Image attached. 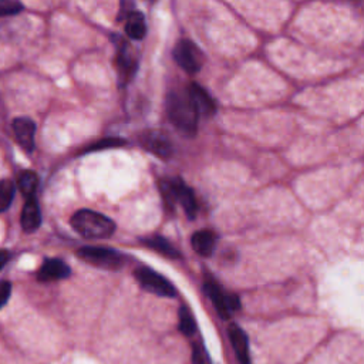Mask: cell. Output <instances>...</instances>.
I'll return each instance as SVG.
<instances>
[{"mask_svg":"<svg viewBox=\"0 0 364 364\" xmlns=\"http://www.w3.org/2000/svg\"><path fill=\"white\" fill-rule=\"evenodd\" d=\"M228 334L231 338V343L236 358L240 364H251V354H249V342L247 333L236 325H231L228 329Z\"/></svg>","mask_w":364,"mask_h":364,"instance_id":"cell-12","label":"cell"},{"mask_svg":"<svg viewBox=\"0 0 364 364\" xmlns=\"http://www.w3.org/2000/svg\"><path fill=\"white\" fill-rule=\"evenodd\" d=\"M10 295H12L10 282H6V280L0 282V309H2L9 302Z\"/></svg>","mask_w":364,"mask_h":364,"instance_id":"cell-23","label":"cell"},{"mask_svg":"<svg viewBox=\"0 0 364 364\" xmlns=\"http://www.w3.org/2000/svg\"><path fill=\"white\" fill-rule=\"evenodd\" d=\"M71 227L86 239H107L115 232V224L99 212L82 209L71 218Z\"/></svg>","mask_w":364,"mask_h":364,"instance_id":"cell-2","label":"cell"},{"mask_svg":"<svg viewBox=\"0 0 364 364\" xmlns=\"http://www.w3.org/2000/svg\"><path fill=\"white\" fill-rule=\"evenodd\" d=\"M117 67H118V76L121 82H130L133 76L135 75L137 63L130 55L128 44L124 40H119V44L117 46Z\"/></svg>","mask_w":364,"mask_h":364,"instance_id":"cell-11","label":"cell"},{"mask_svg":"<svg viewBox=\"0 0 364 364\" xmlns=\"http://www.w3.org/2000/svg\"><path fill=\"white\" fill-rule=\"evenodd\" d=\"M10 253L8 251H0V271L5 268V265L9 262Z\"/></svg>","mask_w":364,"mask_h":364,"instance_id":"cell-25","label":"cell"},{"mask_svg":"<svg viewBox=\"0 0 364 364\" xmlns=\"http://www.w3.org/2000/svg\"><path fill=\"white\" fill-rule=\"evenodd\" d=\"M141 145L144 150L160 157L168 158L173 154V144L168 140V137L160 131H147L141 137Z\"/></svg>","mask_w":364,"mask_h":364,"instance_id":"cell-8","label":"cell"},{"mask_svg":"<svg viewBox=\"0 0 364 364\" xmlns=\"http://www.w3.org/2000/svg\"><path fill=\"white\" fill-rule=\"evenodd\" d=\"M13 131L16 135L20 147L32 153L35 150V134H36V124L30 118L20 117L13 121Z\"/></svg>","mask_w":364,"mask_h":364,"instance_id":"cell-10","label":"cell"},{"mask_svg":"<svg viewBox=\"0 0 364 364\" xmlns=\"http://www.w3.org/2000/svg\"><path fill=\"white\" fill-rule=\"evenodd\" d=\"M71 274L68 265L61 259H47L37 274L40 282H55L68 278Z\"/></svg>","mask_w":364,"mask_h":364,"instance_id":"cell-13","label":"cell"},{"mask_svg":"<svg viewBox=\"0 0 364 364\" xmlns=\"http://www.w3.org/2000/svg\"><path fill=\"white\" fill-rule=\"evenodd\" d=\"M124 144H126V141L119 140V138H104V140H100L99 142H95L94 145H90V147L86 150V153L100 151V150L113 149V147H119V145H124Z\"/></svg>","mask_w":364,"mask_h":364,"instance_id":"cell-21","label":"cell"},{"mask_svg":"<svg viewBox=\"0 0 364 364\" xmlns=\"http://www.w3.org/2000/svg\"><path fill=\"white\" fill-rule=\"evenodd\" d=\"M174 59L177 64L189 75H195L204 66V55L195 43L181 40L174 47Z\"/></svg>","mask_w":364,"mask_h":364,"instance_id":"cell-6","label":"cell"},{"mask_svg":"<svg viewBox=\"0 0 364 364\" xmlns=\"http://www.w3.org/2000/svg\"><path fill=\"white\" fill-rule=\"evenodd\" d=\"M79 258L84 262L97 266L100 269L106 271H117L123 268L124 256L118 251L111 248H102V247H84L77 252Z\"/></svg>","mask_w":364,"mask_h":364,"instance_id":"cell-4","label":"cell"},{"mask_svg":"<svg viewBox=\"0 0 364 364\" xmlns=\"http://www.w3.org/2000/svg\"><path fill=\"white\" fill-rule=\"evenodd\" d=\"M135 279L140 282L141 287L150 294L161 298H175V287L169 283L164 276L157 274L150 268H140L134 272Z\"/></svg>","mask_w":364,"mask_h":364,"instance_id":"cell-7","label":"cell"},{"mask_svg":"<svg viewBox=\"0 0 364 364\" xmlns=\"http://www.w3.org/2000/svg\"><path fill=\"white\" fill-rule=\"evenodd\" d=\"M21 228L24 232H35L39 229L41 224V212L40 205L37 202L36 197H30L26 200V204L23 207L21 211Z\"/></svg>","mask_w":364,"mask_h":364,"instance_id":"cell-14","label":"cell"},{"mask_svg":"<svg viewBox=\"0 0 364 364\" xmlns=\"http://www.w3.org/2000/svg\"><path fill=\"white\" fill-rule=\"evenodd\" d=\"M188 99L192 103L193 108L198 113V115L212 117L216 111L215 102L212 97L197 83H192L188 87Z\"/></svg>","mask_w":364,"mask_h":364,"instance_id":"cell-9","label":"cell"},{"mask_svg":"<svg viewBox=\"0 0 364 364\" xmlns=\"http://www.w3.org/2000/svg\"><path fill=\"white\" fill-rule=\"evenodd\" d=\"M39 185V177L33 171H23L17 178V186L26 198L36 197V189Z\"/></svg>","mask_w":364,"mask_h":364,"instance_id":"cell-18","label":"cell"},{"mask_svg":"<svg viewBox=\"0 0 364 364\" xmlns=\"http://www.w3.org/2000/svg\"><path fill=\"white\" fill-rule=\"evenodd\" d=\"M161 189L168 204L173 205L175 202H180L189 220H193V218L197 216L198 202L195 198V193H193V191L181 178L162 181Z\"/></svg>","mask_w":364,"mask_h":364,"instance_id":"cell-3","label":"cell"},{"mask_svg":"<svg viewBox=\"0 0 364 364\" xmlns=\"http://www.w3.org/2000/svg\"><path fill=\"white\" fill-rule=\"evenodd\" d=\"M192 364H208L205 352L201 345L192 346Z\"/></svg>","mask_w":364,"mask_h":364,"instance_id":"cell-24","label":"cell"},{"mask_svg":"<svg viewBox=\"0 0 364 364\" xmlns=\"http://www.w3.org/2000/svg\"><path fill=\"white\" fill-rule=\"evenodd\" d=\"M205 294L212 300L216 312L222 319L231 318V314L240 309V300L236 295L225 292V290L213 280H207L204 285Z\"/></svg>","mask_w":364,"mask_h":364,"instance_id":"cell-5","label":"cell"},{"mask_svg":"<svg viewBox=\"0 0 364 364\" xmlns=\"http://www.w3.org/2000/svg\"><path fill=\"white\" fill-rule=\"evenodd\" d=\"M21 9L23 5L20 2H16V0H0V17L17 15Z\"/></svg>","mask_w":364,"mask_h":364,"instance_id":"cell-22","label":"cell"},{"mask_svg":"<svg viewBox=\"0 0 364 364\" xmlns=\"http://www.w3.org/2000/svg\"><path fill=\"white\" fill-rule=\"evenodd\" d=\"M216 244V236L211 231H200L192 235V248L201 256H211Z\"/></svg>","mask_w":364,"mask_h":364,"instance_id":"cell-16","label":"cell"},{"mask_svg":"<svg viewBox=\"0 0 364 364\" xmlns=\"http://www.w3.org/2000/svg\"><path fill=\"white\" fill-rule=\"evenodd\" d=\"M126 32L134 40L144 39L145 33H147V24H145V17L141 12L133 10L127 15Z\"/></svg>","mask_w":364,"mask_h":364,"instance_id":"cell-17","label":"cell"},{"mask_svg":"<svg viewBox=\"0 0 364 364\" xmlns=\"http://www.w3.org/2000/svg\"><path fill=\"white\" fill-rule=\"evenodd\" d=\"M141 242L145 247H150L151 249L157 251L158 253H161L166 258H171V259H180L181 258L180 251L171 244V242L166 240L162 236H158V235L149 236V238L141 239Z\"/></svg>","mask_w":364,"mask_h":364,"instance_id":"cell-15","label":"cell"},{"mask_svg":"<svg viewBox=\"0 0 364 364\" xmlns=\"http://www.w3.org/2000/svg\"><path fill=\"white\" fill-rule=\"evenodd\" d=\"M178 318H180V323H178V327H180V332L185 336H192L193 333H195L197 330V325H195V320H193V316L191 310L186 307V306H181L180 307V312H178Z\"/></svg>","mask_w":364,"mask_h":364,"instance_id":"cell-20","label":"cell"},{"mask_svg":"<svg viewBox=\"0 0 364 364\" xmlns=\"http://www.w3.org/2000/svg\"><path fill=\"white\" fill-rule=\"evenodd\" d=\"M16 186L10 180H0V212H5L13 202Z\"/></svg>","mask_w":364,"mask_h":364,"instance_id":"cell-19","label":"cell"},{"mask_svg":"<svg viewBox=\"0 0 364 364\" xmlns=\"http://www.w3.org/2000/svg\"><path fill=\"white\" fill-rule=\"evenodd\" d=\"M166 113L177 130L188 137H193L198 130V113L189 102L188 95L169 93L166 99Z\"/></svg>","mask_w":364,"mask_h":364,"instance_id":"cell-1","label":"cell"}]
</instances>
